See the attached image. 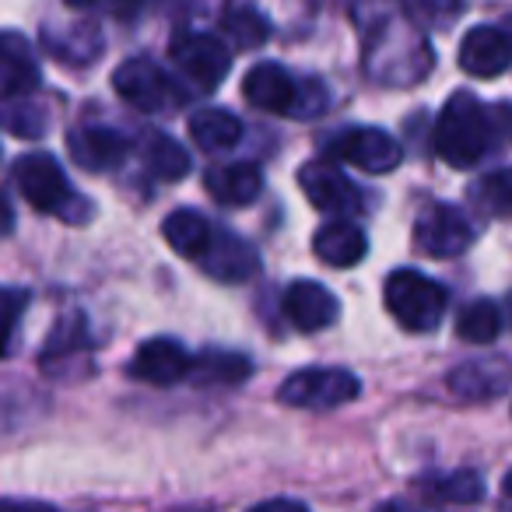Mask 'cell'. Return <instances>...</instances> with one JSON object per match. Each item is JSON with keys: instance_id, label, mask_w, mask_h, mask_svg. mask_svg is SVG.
I'll return each instance as SVG.
<instances>
[{"instance_id": "6da1fadb", "label": "cell", "mask_w": 512, "mask_h": 512, "mask_svg": "<svg viewBox=\"0 0 512 512\" xmlns=\"http://www.w3.org/2000/svg\"><path fill=\"white\" fill-rule=\"evenodd\" d=\"M365 71L383 85H414L432 71V46L407 11H393L372 22L365 39Z\"/></svg>"}, {"instance_id": "7a4b0ae2", "label": "cell", "mask_w": 512, "mask_h": 512, "mask_svg": "<svg viewBox=\"0 0 512 512\" xmlns=\"http://www.w3.org/2000/svg\"><path fill=\"white\" fill-rule=\"evenodd\" d=\"M498 116L502 109H488L484 102H477V95H449L435 123V155L453 169H474L495 144Z\"/></svg>"}, {"instance_id": "3957f363", "label": "cell", "mask_w": 512, "mask_h": 512, "mask_svg": "<svg viewBox=\"0 0 512 512\" xmlns=\"http://www.w3.org/2000/svg\"><path fill=\"white\" fill-rule=\"evenodd\" d=\"M11 179H15L18 193H22L36 211L57 214V218L71 221V225H81V221H88V214H92V204H88L81 193H74V186L67 183L57 158L46 155V151H29V155L18 158V162L11 165Z\"/></svg>"}, {"instance_id": "277c9868", "label": "cell", "mask_w": 512, "mask_h": 512, "mask_svg": "<svg viewBox=\"0 0 512 512\" xmlns=\"http://www.w3.org/2000/svg\"><path fill=\"white\" fill-rule=\"evenodd\" d=\"M242 95L256 109L278 116H320L327 106V92L320 81L299 85L281 64H256L242 78Z\"/></svg>"}, {"instance_id": "5b68a950", "label": "cell", "mask_w": 512, "mask_h": 512, "mask_svg": "<svg viewBox=\"0 0 512 512\" xmlns=\"http://www.w3.org/2000/svg\"><path fill=\"white\" fill-rule=\"evenodd\" d=\"M383 299H386V309H390L393 320H397L404 330H414V334L439 327L442 316H446V306H449L446 288H442L435 278H428V274L411 271V267L393 271L390 278H386Z\"/></svg>"}, {"instance_id": "8992f818", "label": "cell", "mask_w": 512, "mask_h": 512, "mask_svg": "<svg viewBox=\"0 0 512 512\" xmlns=\"http://www.w3.org/2000/svg\"><path fill=\"white\" fill-rule=\"evenodd\" d=\"M362 393V383L348 369H299L281 383L278 397L292 407H313V411H330Z\"/></svg>"}, {"instance_id": "52a82bcc", "label": "cell", "mask_w": 512, "mask_h": 512, "mask_svg": "<svg viewBox=\"0 0 512 512\" xmlns=\"http://www.w3.org/2000/svg\"><path fill=\"white\" fill-rule=\"evenodd\" d=\"M169 57L204 92H214L225 81L228 67H232L228 46L218 36H207V32H183V36H176L169 46Z\"/></svg>"}, {"instance_id": "ba28073f", "label": "cell", "mask_w": 512, "mask_h": 512, "mask_svg": "<svg viewBox=\"0 0 512 512\" xmlns=\"http://www.w3.org/2000/svg\"><path fill=\"white\" fill-rule=\"evenodd\" d=\"M330 151H334L341 162H351L355 169L372 172V176H383V172H393L400 162H404V151H400L397 137L386 134L379 127H351L344 134H337L330 141Z\"/></svg>"}, {"instance_id": "9c48e42d", "label": "cell", "mask_w": 512, "mask_h": 512, "mask_svg": "<svg viewBox=\"0 0 512 512\" xmlns=\"http://www.w3.org/2000/svg\"><path fill=\"white\" fill-rule=\"evenodd\" d=\"M414 242H418L421 253L449 260V256H460L470 249V242H474V225H470L460 207L435 204V207H428L418 218V225H414Z\"/></svg>"}, {"instance_id": "30bf717a", "label": "cell", "mask_w": 512, "mask_h": 512, "mask_svg": "<svg viewBox=\"0 0 512 512\" xmlns=\"http://www.w3.org/2000/svg\"><path fill=\"white\" fill-rule=\"evenodd\" d=\"M113 88L127 106L141 109V113H158V109H165L172 99L169 74L148 57L123 60L113 74Z\"/></svg>"}, {"instance_id": "8fae6325", "label": "cell", "mask_w": 512, "mask_h": 512, "mask_svg": "<svg viewBox=\"0 0 512 512\" xmlns=\"http://www.w3.org/2000/svg\"><path fill=\"white\" fill-rule=\"evenodd\" d=\"M299 186L316 211H327V214H358L362 211V193H358V186L330 162L302 165Z\"/></svg>"}, {"instance_id": "7c38bea8", "label": "cell", "mask_w": 512, "mask_h": 512, "mask_svg": "<svg viewBox=\"0 0 512 512\" xmlns=\"http://www.w3.org/2000/svg\"><path fill=\"white\" fill-rule=\"evenodd\" d=\"M460 67L470 78H498L512 67L509 25H477L460 43Z\"/></svg>"}, {"instance_id": "4fadbf2b", "label": "cell", "mask_w": 512, "mask_h": 512, "mask_svg": "<svg viewBox=\"0 0 512 512\" xmlns=\"http://www.w3.org/2000/svg\"><path fill=\"white\" fill-rule=\"evenodd\" d=\"M193 372V358L172 337H151L130 358V376L144 379L151 386H172L179 379H186Z\"/></svg>"}, {"instance_id": "5bb4252c", "label": "cell", "mask_w": 512, "mask_h": 512, "mask_svg": "<svg viewBox=\"0 0 512 512\" xmlns=\"http://www.w3.org/2000/svg\"><path fill=\"white\" fill-rule=\"evenodd\" d=\"M446 386L460 400H495L512 386V362L505 358H470L446 376Z\"/></svg>"}, {"instance_id": "9a60e30c", "label": "cell", "mask_w": 512, "mask_h": 512, "mask_svg": "<svg viewBox=\"0 0 512 512\" xmlns=\"http://www.w3.org/2000/svg\"><path fill=\"white\" fill-rule=\"evenodd\" d=\"M281 306H285V316L292 320V327L302 330V334L327 330L330 323L337 320V313H341L337 299L320 281H292L285 299H281Z\"/></svg>"}, {"instance_id": "2e32d148", "label": "cell", "mask_w": 512, "mask_h": 512, "mask_svg": "<svg viewBox=\"0 0 512 512\" xmlns=\"http://www.w3.org/2000/svg\"><path fill=\"white\" fill-rule=\"evenodd\" d=\"M200 267H204L211 278L239 285V281L253 278L260 260H256V249L249 246L246 239H239V235H232V232H214V242L204 253V260H200Z\"/></svg>"}, {"instance_id": "e0dca14e", "label": "cell", "mask_w": 512, "mask_h": 512, "mask_svg": "<svg viewBox=\"0 0 512 512\" xmlns=\"http://www.w3.org/2000/svg\"><path fill=\"white\" fill-rule=\"evenodd\" d=\"M67 144H71L74 162L85 165V169H92V172L116 169V165L130 155V141L123 134H116V130H109V127L74 130V134L67 137Z\"/></svg>"}, {"instance_id": "ac0fdd59", "label": "cell", "mask_w": 512, "mask_h": 512, "mask_svg": "<svg viewBox=\"0 0 512 512\" xmlns=\"http://www.w3.org/2000/svg\"><path fill=\"white\" fill-rule=\"evenodd\" d=\"M204 186L218 204L239 207V204H253L264 190V172L256 169L253 162H232V165H214L207 169Z\"/></svg>"}, {"instance_id": "d6986e66", "label": "cell", "mask_w": 512, "mask_h": 512, "mask_svg": "<svg viewBox=\"0 0 512 512\" xmlns=\"http://www.w3.org/2000/svg\"><path fill=\"white\" fill-rule=\"evenodd\" d=\"M39 88V67L29 43L18 32H4L0 39V92L4 99H18Z\"/></svg>"}, {"instance_id": "ffe728a7", "label": "cell", "mask_w": 512, "mask_h": 512, "mask_svg": "<svg viewBox=\"0 0 512 512\" xmlns=\"http://www.w3.org/2000/svg\"><path fill=\"white\" fill-rule=\"evenodd\" d=\"M313 253L327 267H355L369 253V239L355 221H330V225L316 228Z\"/></svg>"}, {"instance_id": "44dd1931", "label": "cell", "mask_w": 512, "mask_h": 512, "mask_svg": "<svg viewBox=\"0 0 512 512\" xmlns=\"http://www.w3.org/2000/svg\"><path fill=\"white\" fill-rule=\"evenodd\" d=\"M162 235L183 260H204V253L214 242V225L204 214L190 211V207H179V211H172L162 221Z\"/></svg>"}, {"instance_id": "7402d4cb", "label": "cell", "mask_w": 512, "mask_h": 512, "mask_svg": "<svg viewBox=\"0 0 512 512\" xmlns=\"http://www.w3.org/2000/svg\"><path fill=\"white\" fill-rule=\"evenodd\" d=\"M190 137L204 151H228L242 141V123L228 109H197L190 116Z\"/></svg>"}, {"instance_id": "603a6c76", "label": "cell", "mask_w": 512, "mask_h": 512, "mask_svg": "<svg viewBox=\"0 0 512 512\" xmlns=\"http://www.w3.org/2000/svg\"><path fill=\"white\" fill-rule=\"evenodd\" d=\"M502 330V313L495 302L474 299L456 313V337L467 344H491Z\"/></svg>"}, {"instance_id": "cb8c5ba5", "label": "cell", "mask_w": 512, "mask_h": 512, "mask_svg": "<svg viewBox=\"0 0 512 512\" xmlns=\"http://www.w3.org/2000/svg\"><path fill=\"white\" fill-rule=\"evenodd\" d=\"M46 46H50L53 57H60L64 64H88V60L99 57L102 36L95 25H74L71 32H53L46 29Z\"/></svg>"}, {"instance_id": "d4e9b609", "label": "cell", "mask_w": 512, "mask_h": 512, "mask_svg": "<svg viewBox=\"0 0 512 512\" xmlns=\"http://www.w3.org/2000/svg\"><path fill=\"white\" fill-rule=\"evenodd\" d=\"M144 165H148L151 176L172 183V179H183L190 172V155L169 134H151L148 144H144Z\"/></svg>"}, {"instance_id": "484cf974", "label": "cell", "mask_w": 512, "mask_h": 512, "mask_svg": "<svg viewBox=\"0 0 512 512\" xmlns=\"http://www.w3.org/2000/svg\"><path fill=\"white\" fill-rule=\"evenodd\" d=\"M428 495H435L439 502L449 505H477L484 498V477L477 470H453V474L432 481Z\"/></svg>"}, {"instance_id": "4316f807", "label": "cell", "mask_w": 512, "mask_h": 512, "mask_svg": "<svg viewBox=\"0 0 512 512\" xmlns=\"http://www.w3.org/2000/svg\"><path fill=\"white\" fill-rule=\"evenodd\" d=\"M225 32L239 50H256V46H264L271 39V22L260 11L239 8L225 18Z\"/></svg>"}, {"instance_id": "83f0119b", "label": "cell", "mask_w": 512, "mask_h": 512, "mask_svg": "<svg viewBox=\"0 0 512 512\" xmlns=\"http://www.w3.org/2000/svg\"><path fill=\"white\" fill-rule=\"evenodd\" d=\"M204 383H242L249 376V362L242 355H225V351H207L200 362H193Z\"/></svg>"}, {"instance_id": "f1b7e54d", "label": "cell", "mask_w": 512, "mask_h": 512, "mask_svg": "<svg viewBox=\"0 0 512 512\" xmlns=\"http://www.w3.org/2000/svg\"><path fill=\"white\" fill-rule=\"evenodd\" d=\"M474 197L481 200V207L495 218L512 214V169H495L474 186Z\"/></svg>"}, {"instance_id": "f546056e", "label": "cell", "mask_w": 512, "mask_h": 512, "mask_svg": "<svg viewBox=\"0 0 512 512\" xmlns=\"http://www.w3.org/2000/svg\"><path fill=\"white\" fill-rule=\"evenodd\" d=\"M418 8L432 25H449L453 18H460V11L467 8V0H418Z\"/></svg>"}, {"instance_id": "4dcf8cb0", "label": "cell", "mask_w": 512, "mask_h": 512, "mask_svg": "<svg viewBox=\"0 0 512 512\" xmlns=\"http://www.w3.org/2000/svg\"><path fill=\"white\" fill-rule=\"evenodd\" d=\"M8 130L11 134H18V137H39L46 130V120H43V113H18V109H11L8 113Z\"/></svg>"}, {"instance_id": "1f68e13d", "label": "cell", "mask_w": 512, "mask_h": 512, "mask_svg": "<svg viewBox=\"0 0 512 512\" xmlns=\"http://www.w3.org/2000/svg\"><path fill=\"white\" fill-rule=\"evenodd\" d=\"M249 512H309V505L295 502V498H267V502L253 505Z\"/></svg>"}, {"instance_id": "d6a6232c", "label": "cell", "mask_w": 512, "mask_h": 512, "mask_svg": "<svg viewBox=\"0 0 512 512\" xmlns=\"http://www.w3.org/2000/svg\"><path fill=\"white\" fill-rule=\"evenodd\" d=\"M8 323H11V337H15V327H18V316H22V306L29 302V295L22 292V288H8Z\"/></svg>"}, {"instance_id": "836d02e7", "label": "cell", "mask_w": 512, "mask_h": 512, "mask_svg": "<svg viewBox=\"0 0 512 512\" xmlns=\"http://www.w3.org/2000/svg\"><path fill=\"white\" fill-rule=\"evenodd\" d=\"M0 512H57V509L46 505V502H4V509Z\"/></svg>"}, {"instance_id": "e575fe53", "label": "cell", "mask_w": 512, "mask_h": 512, "mask_svg": "<svg viewBox=\"0 0 512 512\" xmlns=\"http://www.w3.org/2000/svg\"><path fill=\"white\" fill-rule=\"evenodd\" d=\"M376 512H425V509H418V505H411V502H383Z\"/></svg>"}, {"instance_id": "d590c367", "label": "cell", "mask_w": 512, "mask_h": 512, "mask_svg": "<svg viewBox=\"0 0 512 512\" xmlns=\"http://www.w3.org/2000/svg\"><path fill=\"white\" fill-rule=\"evenodd\" d=\"M502 491H505V498H512V470L502 477Z\"/></svg>"}, {"instance_id": "8d00e7d4", "label": "cell", "mask_w": 512, "mask_h": 512, "mask_svg": "<svg viewBox=\"0 0 512 512\" xmlns=\"http://www.w3.org/2000/svg\"><path fill=\"white\" fill-rule=\"evenodd\" d=\"M67 4H74V8H81V4H92V0H67Z\"/></svg>"}]
</instances>
